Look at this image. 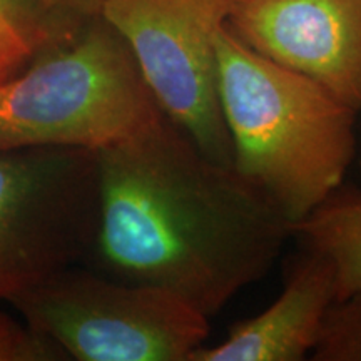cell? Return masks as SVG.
<instances>
[{"instance_id":"7a4b0ae2","label":"cell","mask_w":361,"mask_h":361,"mask_svg":"<svg viewBox=\"0 0 361 361\" xmlns=\"http://www.w3.org/2000/svg\"><path fill=\"white\" fill-rule=\"evenodd\" d=\"M218 94L233 166L291 224L341 186L356 154L360 112L251 51L228 25L218 37Z\"/></svg>"},{"instance_id":"9c48e42d","label":"cell","mask_w":361,"mask_h":361,"mask_svg":"<svg viewBox=\"0 0 361 361\" xmlns=\"http://www.w3.org/2000/svg\"><path fill=\"white\" fill-rule=\"evenodd\" d=\"M305 250L326 256L336 274V301L361 290V191L343 188L291 228Z\"/></svg>"},{"instance_id":"4fadbf2b","label":"cell","mask_w":361,"mask_h":361,"mask_svg":"<svg viewBox=\"0 0 361 361\" xmlns=\"http://www.w3.org/2000/svg\"><path fill=\"white\" fill-rule=\"evenodd\" d=\"M56 35L59 42L71 39L96 17L107 0H20Z\"/></svg>"},{"instance_id":"30bf717a","label":"cell","mask_w":361,"mask_h":361,"mask_svg":"<svg viewBox=\"0 0 361 361\" xmlns=\"http://www.w3.org/2000/svg\"><path fill=\"white\" fill-rule=\"evenodd\" d=\"M64 42V40H62ZM59 44L52 30L20 0H0V84Z\"/></svg>"},{"instance_id":"8992f818","label":"cell","mask_w":361,"mask_h":361,"mask_svg":"<svg viewBox=\"0 0 361 361\" xmlns=\"http://www.w3.org/2000/svg\"><path fill=\"white\" fill-rule=\"evenodd\" d=\"M233 0H107L102 17L123 35L162 112L207 156L233 166L218 94V37Z\"/></svg>"},{"instance_id":"277c9868","label":"cell","mask_w":361,"mask_h":361,"mask_svg":"<svg viewBox=\"0 0 361 361\" xmlns=\"http://www.w3.org/2000/svg\"><path fill=\"white\" fill-rule=\"evenodd\" d=\"M11 303L69 360L189 361L209 336V318L174 293L75 266Z\"/></svg>"},{"instance_id":"5b68a950","label":"cell","mask_w":361,"mask_h":361,"mask_svg":"<svg viewBox=\"0 0 361 361\" xmlns=\"http://www.w3.org/2000/svg\"><path fill=\"white\" fill-rule=\"evenodd\" d=\"M99 219L96 152L24 147L0 152V300L90 252Z\"/></svg>"},{"instance_id":"7c38bea8","label":"cell","mask_w":361,"mask_h":361,"mask_svg":"<svg viewBox=\"0 0 361 361\" xmlns=\"http://www.w3.org/2000/svg\"><path fill=\"white\" fill-rule=\"evenodd\" d=\"M61 346L0 311V361H66Z\"/></svg>"},{"instance_id":"5bb4252c","label":"cell","mask_w":361,"mask_h":361,"mask_svg":"<svg viewBox=\"0 0 361 361\" xmlns=\"http://www.w3.org/2000/svg\"><path fill=\"white\" fill-rule=\"evenodd\" d=\"M360 168H361V161H360Z\"/></svg>"},{"instance_id":"ba28073f","label":"cell","mask_w":361,"mask_h":361,"mask_svg":"<svg viewBox=\"0 0 361 361\" xmlns=\"http://www.w3.org/2000/svg\"><path fill=\"white\" fill-rule=\"evenodd\" d=\"M336 301L331 261L305 250L291 263L284 288L259 314L229 328L218 345H202L189 361H301L311 356L324 316Z\"/></svg>"},{"instance_id":"6da1fadb","label":"cell","mask_w":361,"mask_h":361,"mask_svg":"<svg viewBox=\"0 0 361 361\" xmlns=\"http://www.w3.org/2000/svg\"><path fill=\"white\" fill-rule=\"evenodd\" d=\"M96 159L99 273L168 290L207 318L263 278L293 236L261 189L166 114Z\"/></svg>"},{"instance_id":"3957f363","label":"cell","mask_w":361,"mask_h":361,"mask_svg":"<svg viewBox=\"0 0 361 361\" xmlns=\"http://www.w3.org/2000/svg\"><path fill=\"white\" fill-rule=\"evenodd\" d=\"M162 116L129 45L101 16L0 84V152H96L144 133Z\"/></svg>"},{"instance_id":"8fae6325","label":"cell","mask_w":361,"mask_h":361,"mask_svg":"<svg viewBox=\"0 0 361 361\" xmlns=\"http://www.w3.org/2000/svg\"><path fill=\"white\" fill-rule=\"evenodd\" d=\"M311 358L361 361V290L331 305Z\"/></svg>"},{"instance_id":"52a82bcc","label":"cell","mask_w":361,"mask_h":361,"mask_svg":"<svg viewBox=\"0 0 361 361\" xmlns=\"http://www.w3.org/2000/svg\"><path fill=\"white\" fill-rule=\"evenodd\" d=\"M226 25L361 114V0H233Z\"/></svg>"}]
</instances>
